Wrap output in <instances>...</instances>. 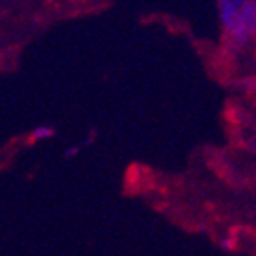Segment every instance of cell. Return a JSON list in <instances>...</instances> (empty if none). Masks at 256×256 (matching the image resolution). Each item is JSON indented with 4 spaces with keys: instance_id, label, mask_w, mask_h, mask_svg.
Here are the masks:
<instances>
[{
    "instance_id": "6da1fadb",
    "label": "cell",
    "mask_w": 256,
    "mask_h": 256,
    "mask_svg": "<svg viewBox=\"0 0 256 256\" xmlns=\"http://www.w3.org/2000/svg\"><path fill=\"white\" fill-rule=\"evenodd\" d=\"M220 18L224 24L225 35L244 46L254 37L256 28V4L254 2H236L224 0L220 2Z\"/></svg>"
},
{
    "instance_id": "7a4b0ae2",
    "label": "cell",
    "mask_w": 256,
    "mask_h": 256,
    "mask_svg": "<svg viewBox=\"0 0 256 256\" xmlns=\"http://www.w3.org/2000/svg\"><path fill=\"white\" fill-rule=\"evenodd\" d=\"M50 136H54V130L48 126H37L32 134V141H40V139H48Z\"/></svg>"
},
{
    "instance_id": "3957f363",
    "label": "cell",
    "mask_w": 256,
    "mask_h": 256,
    "mask_svg": "<svg viewBox=\"0 0 256 256\" xmlns=\"http://www.w3.org/2000/svg\"><path fill=\"white\" fill-rule=\"evenodd\" d=\"M75 152H77V146H70V148L66 150V156H74Z\"/></svg>"
}]
</instances>
